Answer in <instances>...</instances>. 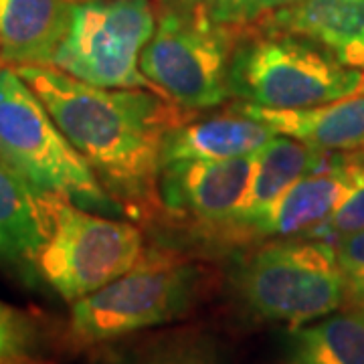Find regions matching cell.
Returning <instances> with one entry per match:
<instances>
[{
	"mask_svg": "<svg viewBox=\"0 0 364 364\" xmlns=\"http://www.w3.org/2000/svg\"><path fill=\"white\" fill-rule=\"evenodd\" d=\"M14 69L90 164L114 205L140 221L160 217L162 142L170 128L186 119L181 105L158 91L97 87L53 65Z\"/></svg>",
	"mask_w": 364,
	"mask_h": 364,
	"instance_id": "cell-1",
	"label": "cell"
},
{
	"mask_svg": "<svg viewBox=\"0 0 364 364\" xmlns=\"http://www.w3.org/2000/svg\"><path fill=\"white\" fill-rule=\"evenodd\" d=\"M229 93L243 104L298 109L330 104L364 90V73L340 63L310 41L237 26Z\"/></svg>",
	"mask_w": 364,
	"mask_h": 364,
	"instance_id": "cell-2",
	"label": "cell"
},
{
	"mask_svg": "<svg viewBox=\"0 0 364 364\" xmlns=\"http://www.w3.org/2000/svg\"><path fill=\"white\" fill-rule=\"evenodd\" d=\"M233 289L251 316L289 328L346 304L334 245L322 239H273L237 263Z\"/></svg>",
	"mask_w": 364,
	"mask_h": 364,
	"instance_id": "cell-3",
	"label": "cell"
},
{
	"mask_svg": "<svg viewBox=\"0 0 364 364\" xmlns=\"http://www.w3.org/2000/svg\"><path fill=\"white\" fill-rule=\"evenodd\" d=\"M37 198L43 241L35 255V279L67 301L107 286L142 257V231L136 225L85 213L61 196Z\"/></svg>",
	"mask_w": 364,
	"mask_h": 364,
	"instance_id": "cell-4",
	"label": "cell"
},
{
	"mask_svg": "<svg viewBox=\"0 0 364 364\" xmlns=\"http://www.w3.org/2000/svg\"><path fill=\"white\" fill-rule=\"evenodd\" d=\"M0 158L37 195L61 196L77 207L114 205L14 67H0Z\"/></svg>",
	"mask_w": 364,
	"mask_h": 364,
	"instance_id": "cell-5",
	"label": "cell"
},
{
	"mask_svg": "<svg viewBox=\"0 0 364 364\" xmlns=\"http://www.w3.org/2000/svg\"><path fill=\"white\" fill-rule=\"evenodd\" d=\"M200 289V272L168 249L142 257L107 286L73 301L69 332L77 344H102L168 324L186 314Z\"/></svg>",
	"mask_w": 364,
	"mask_h": 364,
	"instance_id": "cell-6",
	"label": "cell"
},
{
	"mask_svg": "<svg viewBox=\"0 0 364 364\" xmlns=\"http://www.w3.org/2000/svg\"><path fill=\"white\" fill-rule=\"evenodd\" d=\"M239 28L215 23L205 2L174 0L140 53V71L182 109H210L229 93V61Z\"/></svg>",
	"mask_w": 364,
	"mask_h": 364,
	"instance_id": "cell-7",
	"label": "cell"
},
{
	"mask_svg": "<svg viewBox=\"0 0 364 364\" xmlns=\"http://www.w3.org/2000/svg\"><path fill=\"white\" fill-rule=\"evenodd\" d=\"M154 28L150 0H77L51 65L97 87L154 90L140 71Z\"/></svg>",
	"mask_w": 364,
	"mask_h": 364,
	"instance_id": "cell-8",
	"label": "cell"
},
{
	"mask_svg": "<svg viewBox=\"0 0 364 364\" xmlns=\"http://www.w3.org/2000/svg\"><path fill=\"white\" fill-rule=\"evenodd\" d=\"M257 154L231 160H172L158 176L162 213L225 237L247 195Z\"/></svg>",
	"mask_w": 364,
	"mask_h": 364,
	"instance_id": "cell-9",
	"label": "cell"
},
{
	"mask_svg": "<svg viewBox=\"0 0 364 364\" xmlns=\"http://www.w3.org/2000/svg\"><path fill=\"white\" fill-rule=\"evenodd\" d=\"M332 154L334 152H322L294 138L275 134L259 150L245 200L223 239L233 243L261 241L267 223L272 221L287 191L301 178L324 168Z\"/></svg>",
	"mask_w": 364,
	"mask_h": 364,
	"instance_id": "cell-10",
	"label": "cell"
},
{
	"mask_svg": "<svg viewBox=\"0 0 364 364\" xmlns=\"http://www.w3.org/2000/svg\"><path fill=\"white\" fill-rule=\"evenodd\" d=\"M364 178V150L334 152L324 168L294 184L272 221L263 239H312Z\"/></svg>",
	"mask_w": 364,
	"mask_h": 364,
	"instance_id": "cell-11",
	"label": "cell"
},
{
	"mask_svg": "<svg viewBox=\"0 0 364 364\" xmlns=\"http://www.w3.org/2000/svg\"><path fill=\"white\" fill-rule=\"evenodd\" d=\"M249 26L310 41L342 65L364 67V0H301Z\"/></svg>",
	"mask_w": 364,
	"mask_h": 364,
	"instance_id": "cell-12",
	"label": "cell"
},
{
	"mask_svg": "<svg viewBox=\"0 0 364 364\" xmlns=\"http://www.w3.org/2000/svg\"><path fill=\"white\" fill-rule=\"evenodd\" d=\"M241 109L265 122L275 134L294 138L322 152L364 150V91L314 107L269 109L241 104Z\"/></svg>",
	"mask_w": 364,
	"mask_h": 364,
	"instance_id": "cell-13",
	"label": "cell"
},
{
	"mask_svg": "<svg viewBox=\"0 0 364 364\" xmlns=\"http://www.w3.org/2000/svg\"><path fill=\"white\" fill-rule=\"evenodd\" d=\"M275 136L257 117L237 105L235 112L184 119L170 128L162 142V164L172 160H231L253 156Z\"/></svg>",
	"mask_w": 364,
	"mask_h": 364,
	"instance_id": "cell-14",
	"label": "cell"
},
{
	"mask_svg": "<svg viewBox=\"0 0 364 364\" xmlns=\"http://www.w3.org/2000/svg\"><path fill=\"white\" fill-rule=\"evenodd\" d=\"M73 0H0V57L13 67L51 65Z\"/></svg>",
	"mask_w": 364,
	"mask_h": 364,
	"instance_id": "cell-15",
	"label": "cell"
},
{
	"mask_svg": "<svg viewBox=\"0 0 364 364\" xmlns=\"http://www.w3.org/2000/svg\"><path fill=\"white\" fill-rule=\"evenodd\" d=\"M43 241L37 193L0 158V267L35 279Z\"/></svg>",
	"mask_w": 364,
	"mask_h": 364,
	"instance_id": "cell-16",
	"label": "cell"
},
{
	"mask_svg": "<svg viewBox=\"0 0 364 364\" xmlns=\"http://www.w3.org/2000/svg\"><path fill=\"white\" fill-rule=\"evenodd\" d=\"M286 364H364V308L350 306L289 330Z\"/></svg>",
	"mask_w": 364,
	"mask_h": 364,
	"instance_id": "cell-17",
	"label": "cell"
},
{
	"mask_svg": "<svg viewBox=\"0 0 364 364\" xmlns=\"http://www.w3.org/2000/svg\"><path fill=\"white\" fill-rule=\"evenodd\" d=\"M114 364H223L217 342L200 332H176L122 354Z\"/></svg>",
	"mask_w": 364,
	"mask_h": 364,
	"instance_id": "cell-18",
	"label": "cell"
},
{
	"mask_svg": "<svg viewBox=\"0 0 364 364\" xmlns=\"http://www.w3.org/2000/svg\"><path fill=\"white\" fill-rule=\"evenodd\" d=\"M301 0H207L205 11L219 25L249 26Z\"/></svg>",
	"mask_w": 364,
	"mask_h": 364,
	"instance_id": "cell-19",
	"label": "cell"
},
{
	"mask_svg": "<svg viewBox=\"0 0 364 364\" xmlns=\"http://www.w3.org/2000/svg\"><path fill=\"white\" fill-rule=\"evenodd\" d=\"M336 261L346 284V301L350 306L364 304V229L342 235L334 243Z\"/></svg>",
	"mask_w": 364,
	"mask_h": 364,
	"instance_id": "cell-20",
	"label": "cell"
},
{
	"mask_svg": "<svg viewBox=\"0 0 364 364\" xmlns=\"http://www.w3.org/2000/svg\"><path fill=\"white\" fill-rule=\"evenodd\" d=\"M37 332L28 316L0 301V358L14 354H31Z\"/></svg>",
	"mask_w": 364,
	"mask_h": 364,
	"instance_id": "cell-21",
	"label": "cell"
},
{
	"mask_svg": "<svg viewBox=\"0 0 364 364\" xmlns=\"http://www.w3.org/2000/svg\"><path fill=\"white\" fill-rule=\"evenodd\" d=\"M360 229H364V178L356 186V191L346 198V203L312 235V239L334 243L342 235L354 233Z\"/></svg>",
	"mask_w": 364,
	"mask_h": 364,
	"instance_id": "cell-22",
	"label": "cell"
},
{
	"mask_svg": "<svg viewBox=\"0 0 364 364\" xmlns=\"http://www.w3.org/2000/svg\"><path fill=\"white\" fill-rule=\"evenodd\" d=\"M0 364H45L39 358L31 356V354H14V356H4L0 358Z\"/></svg>",
	"mask_w": 364,
	"mask_h": 364,
	"instance_id": "cell-23",
	"label": "cell"
},
{
	"mask_svg": "<svg viewBox=\"0 0 364 364\" xmlns=\"http://www.w3.org/2000/svg\"><path fill=\"white\" fill-rule=\"evenodd\" d=\"M184 2H207V0H184Z\"/></svg>",
	"mask_w": 364,
	"mask_h": 364,
	"instance_id": "cell-24",
	"label": "cell"
},
{
	"mask_svg": "<svg viewBox=\"0 0 364 364\" xmlns=\"http://www.w3.org/2000/svg\"><path fill=\"white\" fill-rule=\"evenodd\" d=\"M358 308H364V304H363V306H358Z\"/></svg>",
	"mask_w": 364,
	"mask_h": 364,
	"instance_id": "cell-25",
	"label": "cell"
},
{
	"mask_svg": "<svg viewBox=\"0 0 364 364\" xmlns=\"http://www.w3.org/2000/svg\"><path fill=\"white\" fill-rule=\"evenodd\" d=\"M363 91H364V90H363Z\"/></svg>",
	"mask_w": 364,
	"mask_h": 364,
	"instance_id": "cell-26",
	"label": "cell"
}]
</instances>
